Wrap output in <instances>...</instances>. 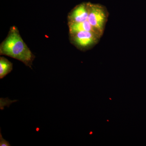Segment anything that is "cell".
<instances>
[{
  "mask_svg": "<svg viewBox=\"0 0 146 146\" xmlns=\"http://www.w3.org/2000/svg\"><path fill=\"white\" fill-rule=\"evenodd\" d=\"M0 54L20 60L31 68L35 58L14 26L11 27L8 35L0 45Z\"/></svg>",
  "mask_w": 146,
  "mask_h": 146,
  "instance_id": "obj_1",
  "label": "cell"
},
{
  "mask_svg": "<svg viewBox=\"0 0 146 146\" xmlns=\"http://www.w3.org/2000/svg\"><path fill=\"white\" fill-rule=\"evenodd\" d=\"M89 23L100 35L102 34L106 20V11L103 7L99 4L88 3Z\"/></svg>",
  "mask_w": 146,
  "mask_h": 146,
  "instance_id": "obj_2",
  "label": "cell"
},
{
  "mask_svg": "<svg viewBox=\"0 0 146 146\" xmlns=\"http://www.w3.org/2000/svg\"><path fill=\"white\" fill-rule=\"evenodd\" d=\"M73 43L80 48H86L96 42L100 35L91 31L79 32L70 35Z\"/></svg>",
  "mask_w": 146,
  "mask_h": 146,
  "instance_id": "obj_3",
  "label": "cell"
},
{
  "mask_svg": "<svg viewBox=\"0 0 146 146\" xmlns=\"http://www.w3.org/2000/svg\"><path fill=\"white\" fill-rule=\"evenodd\" d=\"M88 3H82L74 8L68 15V23H78L88 20Z\"/></svg>",
  "mask_w": 146,
  "mask_h": 146,
  "instance_id": "obj_4",
  "label": "cell"
},
{
  "mask_svg": "<svg viewBox=\"0 0 146 146\" xmlns=\"http://www.w3.org/2000/svg\"><path fill=\"white\" fill-rule=\"evenodd\" d=\"M69 31L70 35L75 34L80 31H91L100 35L89 23L86 21L81 23H68Z\"/></svg>",
  "mask_w": 146,
  "mask_h": 146,
  "instance_id": "obj_5",
  "label": "cell"
},
{
  "mask_svg": "<svg viewBox=\"0 0 146 146\" xmlns=\"http://www.w3.org/2000/svg\"><path fill=\"white\" fill-rule=\"evenodd\" d=\"M13 70V64L4 57H0V79L4 78Z\"/></svg>",
  "mask_w": 146,
  "mask_h": 146,
  "instance_id": "obj_6",
  "label": "cell"
},
{
  "mask_svg": "<svg viewBox=\"0 0 146 146\" xmlns=\"http://www.w3.org/2000/svg\"><path fill=\"white\" fill-rule=\"evenodd\" d=\"M0 146H10V144L8 141H6L3 138L1 133L0 132Z\"/></svg>",
  "mask_w": 146,
  "mask_h": 146,
  "instance_id": "obj_7",
  "label": "cell"
}]
</instances>
